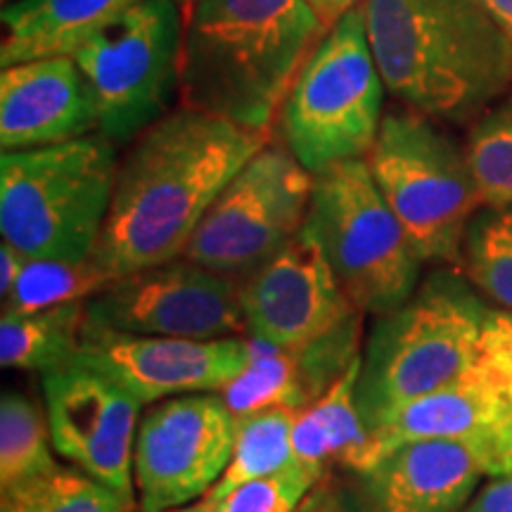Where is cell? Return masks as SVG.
I'll return each instance as SVG.
<instances>
[{"label":"cell","instance_id":"obj_15","mask_svg":"<svg viewBox=\"0 0 512 512\" xmlns=\"http://www.w3.org/2000/svg\"><path fill=\"white\" fill-rule=\"evenodd\" d=\"M238 283L247 332L278 349L309 344L361 313L304 228Z\"/></svg>","mask_w":512,"mask_h":512},{"label":"cell","instance_id":"obj_40","mask_svg":"<svg viewBox=\"0 0 512 512\" xmlns=\"http://www.w3.org/2000/svg\"><path fill=\"white\" fill-rule=\"evenodd\" d=\"M140 512H143V510H140Z\"/></svg>","mask_w":512,"mask_h":512},{"label":"cell","instance_id":"obj_22","mask_svg":"<svg viewBox=\"0 0 512 512\" xmlns=\"http://www.w3.org/2000/svg\"><path fill=\"white\" fill-rule=\"evenodd\" d=\"M297 411L285 406L261 408L238 418L235 446L230 463L219 482L204 494V498H219L235 486L261 479L292 465V425Z\"/></svg>","mask_w":512,"mask_h":512},{"label":"cell","instance_id":"obj_16","mask_svg":"<svg viewBox=\"0 0 512 512\" xmlns=\"http://www.w3.org/2000/svg\"><path fill=\"white\" fill-rule=\"evenodd\" d=\"M415 439H451L475 448L489 477L512 472V401L472 366L458 382L420 396L382 420L354 470L363 472L396 446Z\"/></svg>","mask_w":512,"mask_h":512},{"label":"cell","instance_id":"obj_20","mask_svg":"<svg viewBox=\"0 0 512 512\" xmlns=\"http://www.w3.org/2000/svg\"><path fill=\"white\" fill-rule=\"evenodd\" d=\"M86 302L50 306L0 318V363L5 370H46L67 366L79 356Z\"/></svg>","mask_w":512,"mask_h":512},{"label":"cell","instance_id":"obj_8","mask_svg":"<svg viewBox=\"0 0 512 512\" xmlns=\"http://www.w3.org/2000/svg\"><path fill=\"white\" fill-rule=\"evenodd\" d=\"M366 159L425 264L460 268L465 230L484 207L465 147L406 107L384 112Z\"/></svg>","mask_w":512,"mask_h":512},{"label":"cell","instance_id":"obj_2","mask_svg":"<svg viewBox=\"0 0 512 512\" xmlns=\"http://www.w3.org/2000/svg\"><path fill=\"white\" fill-rule=\"evenodd\" d=\"M384 88L403 105L467 124L512 88V34L477 0H363Z\"/></svg>","mask_w":512,"mask_h":512},{"label":"cell","instance_id":"obj_7","mask_svg":"<svg viewBox=\"0 0 512 512\" xmlns=\"http://www.w3.org/2000/svg\"><path fill=\"white\" fill-rule=\"evenodd\" d=\"M302 228L361 313L396 309L422 280L425 259L377 188L368 159H347L313 176Z\"/></svg>","mask_w":512,"mask_h":512},{"label":"cell","instance_id":"obj_34","mask_svg":"<svg viewBox=\"0 0 512 512\" xmlns=\"http://www.w3.org/2000/svg\"><path fill=\"white\" fill-rule=\"evenodd\" d=\"M477 3L512 34V0H477Z\"/></svg>","mask_w":512,"mask_h":512},{"label":"cell","instance_id":"obj_12","mask_svg":"<svg viewBox=\"0 0 512 512\" xmlns=\"http://www.w3.org/2000/svg\"><path fill=\"white\" fill-rule=\"evenodd\" d=\"M86 316L136 335L216 339L247 332L238 278L185 256L112 278L88 299Z\"/></svg>","mask_w":512,"mask_h":512},{"label":"cell","instance_id":"obj_23","mask_svg":"<svg viewBox=\"0 0 512 512\" xmlns=\"http://www.w3.org/2000/svg\"><path fill=\"white\" fill-rule=\"evenodd\" d=\"M0 512H133V501L79 467H60L3 489Z\"/></svg>","mask_w":512,"mask_h":512},{"label":"cell","instance_id":"obj_36","mask_svg":"<svg viewBox=\"0 0 512 512\" xmlns=\"http://www.w3.org/2000/svg\"><path fill=\"white\" fill-rule=\"evenodd\" d=\"M166 512H221L219 505L207 501V498H202L200 503H188V505H181V508H174V510H166Z\"/></svg>","mask_w":512,"mask_h":512},{"label":"cell","instance_id":"obj_33","mask_svg":"<svg viewBox=\"0 0 512 512\" xmlns=\"http://www.w3.org/2000/svg\"><path fill=\"white\" fill-rule=\"evenodd\" d=\"M27 261V254L19 252L17 247H12L10 242L3 240V245H0V297H8L19 280V275H22L24 266H27Z\"/></svg>","mask_w":512,"mask_h":512},{"label":"cell","instance_id":"obj_6","mask_svg":"<svg viewBox=\"0 0 512 512\" xmlns=\"http://www.w3.org/2000/svg\"><path fill=\"white\" fill-rule=\"evenodd\" d=\"M382 100L384 81L361 3L337 17L294 76L280 105V136L313 176L366 159L380 133Z\"/></svg>","mask_w":512,"mask_h":512},{"label":"cell","instance_id":"obj_4","mask_svg":"<svg viewBox=\"0 0 512 512\" xmlns=\"http://www.w3.org/2000/svg\"><path fill=\"white\" fill-rule=\"evenodd\" d=\"M491 311L460 268L437 266L406 302L375 316L356 387L368 434L406 403L458 382L475 366Z\"/></svg>","mask_w":512,"mask_h":512},{"label":"cell","instance_id":"obj_17","mask_svg":"<svg viewBox=\"0 0 512 512\" xmlns=\"http://www.w3.org/2000/svg\"><path fill=\"white\" fill-rule=\"evenodd\" d=\"M98 133L93 93L74 57L17 62L0 72V147L34 150Z\"/></svg>","mask_w":512,"mask_h":512},{"label":"cell","instance_id":"obj_25","mask_svg":"<svg viewBox=\"0 0 512 512\" xmlns=\"http://www.w3.org/2000/svg\"><path fill=\"white\" fill-rule=\"evenodd\" d=\"M48 418L29 396L5 389L0 399V489H8L57 465Z\"/></svg>","mask_w":512,"mask_h":512},{"label":"cell","instance_id":"obj_13","mask_svg":"<svg viewBox=\"0 0 512 512\" xmlns=\"http://www.w3.org/2000/svg\"><path fill=\"white\" fill-rule=\"evenodd\" d=\"M41 384L55 451L133 501V446L143 403L79 358L41 373Z\"/></svg>","mask_w":512,"mask_h":512},{"label":"cell","instance_id":"obj_19","mask_svg":"<svg viewBox=\"0 0 512 512\" xmlns=\"http://www.w3.org/2000/svg\"><path fill=\"white\" fill-rule=\"evenodd\" d=\"M140 0H12L3 5V41L0 64L43 60V57H74L114 22L121 12Z\"/></svg>","mask_w":512,"mask_h":512},{"label":"cell","instance_id":"obj_30","mask_svg":"<svg viewBox=\"0 0 512 512\" xmlns=\"http://www.w3.org/2000/svg\"><path fill=\"white\" fill-rule=\"evenodd\" d=\"M475 368L512 401V311L494 309L482 332Z\"/></svg>","mask_w":512,"mask_h":512},{"label":"cell","instance_id":"obj_5","mask_svg":"<svg viewBox=\"0 0 512 512\" xmlns=\"http://www.w3.org/2000/svg\"><path fill=\"white\" fill-rule=\"evenodd\" d=\"M117 169V145L102 133L3 152V240L34 259H91L110 214Z\"/></svg>","mask_w":512,"mask_h":512},{"label":"cell","instance_id":"obj_29","mask_svg":"<svg viewBox=\"0 0 512 512\" xmlns=\"http://www.w3.org/2000/svg\"><path fill=\"white\" fill-rule=\"evenodd\" d=\"M358 375H361V356L347 373L330 384L328 392L306 408L323 427L335 463L347 470H354L358 456L368 444V427L358 411Z\"/></svg>","mask_w":512,"mask_h":512},{"label":"cell","instance_id":"obj_14","mask_svg":"<svg viewBox=\"0 0 512 512\" xmlns=\"http://www.w3.org/2000/svg\"><path fill=\"white\" fill-rule=\"evenodd\" d=\"M76 358L150 406L181 394L221 392L252 361V342L242 335L216 339L136 335L86 320Z\"/></svg>","mask_w":512,"mask_h":512},{"label":"cell","instance_id":"obj_27","mask_svg":"<svg viewBox=\"0 0 512 512\" xmlns=\"http://www.w3.org/2000/svg\"><path fill=\"white\" fill-rule=\"evenodd\" d=\"M465 150L484 207L512 204V88L472 121Z\"/></svg>","mask_w":512,"mask_h":512},{"label":"cell","instance_id":"obj_3","mask_svg":"<svg viewBox=\"0 0 512 512\" xmlns=\"http://www.w3.org/2000/svg\"><path fill=\"white\" fill-rule=\"evenodd\" d=\"M181 102L268 131L325 27L309 0H190Z\"/></svg>","mask_w":512,"mask_h":512},{"label":"cell","instance_id":"obj_18","mask_svg":"<svg viewBox=\"0 0 512 512\" xmlns=\"http://www.w3.org/2000/svg\"><path fill=\"white\" fill-rule=\"evenodd\" d=\"M368 512H460L489 477L475 448L451 439H415L358 472Z\"/></svg>","mask_w":512,"mask_h":512},{"label":"cell","instance_id":"obj_38","mask_svg":"<svg viewBox=\"0 0 512 512\" xmlns=\"http://www.w3.org/2000/svg\"><path fill=\"white\" fill-rule=\"evenodd\" d=\"M5 3H12V0H3V5H5Z\"/></svg>","mask_w":512,"mask_h":512},{"label":"cell","instance_id":"obj_10","mask_svg":"<svg viewBox=\"0 0 512 512\" xmlns=\"http://www.w3.org/2000/svg\"><path fill=\"white\" fill-rule=\"evenodd\" d=\"M311 190V171L268 140L221 190L183 256L233 278L252 273L297 238Z\"/></svg>","mask_w":512,"mask_h":512},{"label":"cell","instance_id":"obj_24","mask_svg":"<svg viewBox=\"0 0 512 512\" xmlns=\"http://www.w3.org/2000/svg\"><path fill=\"white\" fill-rule=\"evenodd\" d=\"M460 271L496 309L512 311V204L482 207L472 216Z\"/></svg>","mask_w":512,"mask_h":512},{"label":"cell","instance_id":"obj_11","mask_svg":"<svg viewBox=\"0 0 512 512\" xmlns=\"http://www.w3.org/2000/svg\"><path fill=\"white\" fill-rule=\"evenodd\" d=\"M235 432L238 418L219 392L150 403L133 446L140 510L166 512L207 494L226 472Z\"/></svg>","mask_w":512,"mask_h":512},{"label":"cell","instance_id":"obj_37","mask_svg":"<svg viewBox=\"0 0 512 512\" xmlns=\"http://www.w3.org/2000/svg\"><path fill=\"white\" fill-rule=\"evenodd\" d=\"M361 3H363V0H335V22H337L339 15H344V12L354 8V5H361Z\"/></svg>","mask_w":512,"mask_h":512},{"label":"cell","instance_id":"obj_9","mask_svg":"<svg viewBox=\"0 0 512 512\" xmlns=\"http://www.w3.org/2000/svg\"><path fill=\"white\" fill-rule=\"evenodd\" d=\"M181 0H140L74 53L98 112V133L133 143L181 91Z\"/></svg>","mask_w":512,"mask_h":512},{"label":"cell","instance_id":"obj_32","mask_svg":"<svg viewBox=\"0 0 512 512\" xmlns=\"http://www.w3.org/2000/svg\"><path fill=\"white\" fill-rule=\"evenodd\" d=\"M311 512H368L356 489L347 486H318Z\"/></svg>","mask_w":512,"mask_h":512},{"label":"cell","instance_id":"obj_28","mask_svg":"<svg viewBox=\"0 0 512 512\" xmlns=\"http://www.w3.org/2000/svg\"><path fill=\"white\" fill-rule=\"evenodd\" d=\"M325 475L328 472L294 460L275 475L252 479L207 501L219 505L221 512H311Z\"/></svg>","mask_w":512,"mask_h":512},{"label":"cell","instance_id":"obj_21","mask_svg":"<svg viewBox=\"0 0 512 512\" xmlns=\"http://www.w3.org/2000/svg\"><path fill=\"white\" fill-rule=\"evenodd\" d=\"M249 342L252 361L219 392L235 418L271 406L304 411L316 401L297 349H278L254 337Z\"/></svg>","mask_w":512,"mask_h":512},{"label":"cell","instance_id":"obj_35","mask_svg":"<svg viewBox=\"0 0 512 512\" xmlns=\"http://www.w3.org/2000/svg\"><path fill=\"white\" fill-rule=\"evenodd\" d=\"M309 5L316 10V15L325 27L330 29L335 24V0H309Z\"/></svg>","mask_w":512,"mask_h":512},{"label":"cell","instance_id":"obj_31","mask_svg":"<svg viewBox=\"0 0 512 512\" xmlns=\"http://www.w3.org/2000/svg\"><path fill=\"white\" fill-rule=\"evenodd\" d=\"M460 512H512V472L489 477Z\"/></svg>","mask_w":512,"mask_h":512},{"label":"cell","instance_id":"obj_1","mask_svg":"<svg viewBox=\"0 0 512 512\" xmlns=\"http://www.w3.org/2000/svg\"><path fill=\"white\" fill-rule=\"evenodd\" d=\"M268 140V131L195 107L164 114L119 162L91 259L117 278L183 256L221 190Z\"/></svg>","mask_w":512,"mask_h":512},{"label":"cell","instance_id":"obj_26","mask_svg":"<svg viewBox=\"0 0 512 512\" xmlns=\"http://www.w3.org/2000/svg\"><path fill=\"white\" fill-rule=\"evenodd\" d=\"M110 280L112 275L102 271L93 259L62 261L29 256L15 287L8 297H3V311L29 313L60 304L88 302Z\"/></svg>","mask_w":512,"mask_h":512},{"label":"cell","instance_id":"obj_39","mask_svg":"<svg viewBox=\"0 0 512 512\" xmlns=\"http://www.w3.org/2000/svg\"><path fill=\"white\" fill-rule=\"evenodd\" d=\"M183 3H190V0H183Z\"/></svg>","mask_w":512,"mask_h":512}]
</instances>
